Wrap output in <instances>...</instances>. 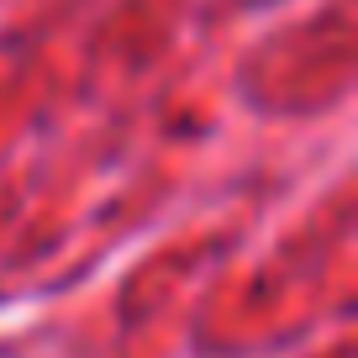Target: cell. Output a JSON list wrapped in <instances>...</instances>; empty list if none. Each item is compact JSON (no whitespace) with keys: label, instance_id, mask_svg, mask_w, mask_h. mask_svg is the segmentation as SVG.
I'll return each mask as SVG.
<instances>
[{"label":"cell","instance_id":"cell-1","mask_svg":"<svg viewBox=\"0 0 358 358\" xmlns=\"http://www.w3.org/2000/svg\"><path fill=\"white\" fill-rule=\"evenodd\" d=\"M248 6H264V0H248Z\"/></svg>","mask_w":358,"mask_h":358}]
</instances>
